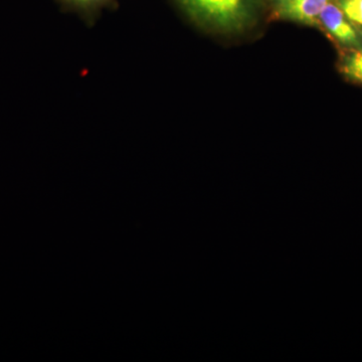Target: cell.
I'll return each mask as SVG.
<instances>
[{
	"instance_id": "obj_4",
	"label": "cell",
	"mask_w": 362,
	"mask_h": 362,
	"mask_svg": "<svg viewBox=\"0 0 362 362\" xmlns=\"http://www.w3.org/2000/svg\"><path fill=\"white\" fill-rule=\"evenodd\" d=\"M64 8L76 11L87 21H93L101 9L113 7L116 0H58Z\"/></svg>"
},
{
	"instance_id": "obj_2",
	"label": "cell",
	"mask_w": 362,
	"mask_h": 362,
	"mask_svg": "<svg viewBox=\"0 0 362 362\" xmlns=\"http://www.w3.org/2000/svg\"><path fill=\"white\" fill-rule=\"evenodd\" d=\"M319 25L334 37L340 44L352 49L362 47L361 35L347 20L337 4H328L319 16Z\"/></svg>"
},
{
	"instance_id": "obj_7",
	"label": "cell",
	"mask_w": 362,
	"mask_h": 362,
	"mask_svg": "<svg viewBox=\"0 0 362 362\" xmlns=\"http://www.w3.org/2000/svg\"><path fill=\"white\" fill-rule=\"evenodd\" d=\"M274 1H275L276 4L278 6V4H282V2L286 1V0H274Z\"/></svg>"
},
{
	"instance_id": "obj_5",
	"label": "cell",
	"mask_w": 362,
	"mask_h": 362,
	"mask_svg": "<svg viewBox=\"0 0 362 362\" xmlns=\"http://www.w3.org/2000/svg\"><path fill=\"white\" fill-rule=\"evenodd\" d=\"M341 71L349 80L362 84V47L354 49L345 56L341 63Z\"/></svg>"
},
{
	"instance_id": "obj_1",
	"label": "cell",
	"mask_w": 362,
	"mask_h": 362,
	"mask_svg": "<svg viewBox=\"0 0 362 362\" xmlns=\"http://www.w3.org/2000/svg\"><path fill=\"white\" fill-rule=\"evenodd\" d=\"M183 11L202 26L235 32L254 20L258 0H175Z\"/></svg>"
},
{
	"instance_id": "obj_6",
	"label": "cell",
	"mask_w": 362,
	"mask_h": 362,
	"mask_svg": "<svg viewBox=\"0 0 362 362\" xmlns=\"http://www.w3.org/2000/svg\"><path fill=\"white\" fill-rule=\"evenodd\" d=\"M337 6L362 37V0H338Z\"/></svg>"
},
{
	"instance_id": "obj_3",
	"label": "cell",
	"mask_w": 362,
	"mask_h": 362,
	"mask_svg": "<svg viewBox=\"0 0 362 362\" xmlns=\"http://www.w3.org/2000/svg\"><path fill=\"white\" fill-rule=\"evenodd\" d=\"M330 2L331 0H286L278 4L277 13L284 20L317 26L319 16Z\"/></svg>"
}]
</instances>
